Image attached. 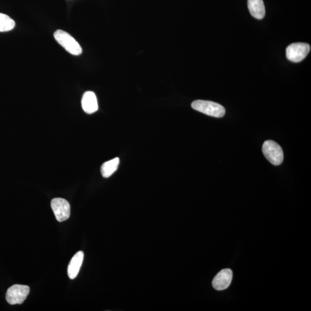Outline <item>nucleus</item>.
<instances>
[{"mask_svg": "<svg viewBox=\"0 0 311 311\" xmlns=\"http://www.w3.org/2000/svg\"><path fill=\"white\" fill-rule=\"evenodd\" d=\"M192 108L205 114L222 118L225 115L226 110L219 103L207 100H197L192 104Z\"/></svg>", "mask_w": 311, "mask_h": 311, "instance_id": "nucleus-1", "label": "nucleus"}, {"mask_svg": "<svg viewBox=\"0 0 311 311\" xmlns=\"http://www.w3.org/2000/svg\"><path fill=\"white\" fill-rule=\"evenodd\" d=\"M54 36L56 41L71 55L79 56L82 54L81 46L69 33L58 29L55 32Z\"/></svg>", "mask_w": 311, "mask_h": 311, "instance_id": "nucleus-2", "label": "nucleus"}, {"mask_svg": "<svg viewBox=\"0 0 311 311\" xmlns=\"http://www.w3.org/2000/svg\"><path fill=\"white\" fill-rule=\"evenodd\" d=\"M262 152L265 158L274 166H279L283 160V152L282 147L276 142L268 140L264 142Z\"/></svg>", "mask_w": 311, "mask_h": 311, "instance_id": "nucleus-3", "label": "nucleus"}, {"mask_svg": "<svg viewBox=\"0 0 311 311\" xmlns=\"http://www.w3.org/2000/svg\"><path fill=\"white\" fill-rule=\"evenodd\" d=\"M311 47L306 43H295L290 45L286 50V56L289 61L299 62L305 58L310 52Z\"/></svg>", "mask_w": 311, "mask_h": 311, "instance_id": "nucleus-4", "label": "nucleus"}, {"mask_svg": "<svg viewBox=\"0 0 311 311\" xmlns=\"http://www.w3.org/2000/svg\"><path fill=\"white\" fill-rule=\"evenodd\" d=\"M29 293V287L27 285L16 284L10 287L6 293V300L11 305L22 304Z\"/></svg>", "mask_w": 311, "mask_h": 311, "instance_id": "nucleus-5", "label": "nucleus"}, {"mask_svg": "<svg viewBox=\"0 0 311 311\" xmlns=\"http://www.w3.org/2000/svg\"><path fill=\"white\" fill-rule=\"evenodd\" d=\"M51 206L58 222H63L69 218L71 215V206L66 199L54 198L52 200Z\"/></svg>", "mask_w": 311, "mask_h": 311, "instance_id": "nucleus-6", "label": "nucleus"}, {"mask_svg": "<svg viewBox=\"0 0 311 311\" xmlns=\"http://www.w3.org/2000/svg\"><path fill=\"white\" fill-rule=\"evenodd\" d=\"M232 271L229 269H224L217 274L212 282V285L217 290H223L228 288L232 282Z\"/></svg>", "mask_w": 311, "mask_h": 311, "instance_id": "nucleus-7", "label": "nucleus"}, {"mask_svg": "<svg viewBox=\"0 0 311 311\" xmlns=\"http://www.w3.org/2000/svg\"><path fill=\"white\" fill-rule=\"evenodd\" d=\"M82 105L84 111L89 114L98 111V100L95 93L92 91L86 92L83 95Z\"/></svg>", "mask_w": 311, "mask_h": 311, "instance_id": "nucleus-8", "label": "nucleus"}, {"mask_svg": "<svg viewBox=\"0 0 311 311\" xmlns=\"http://www.w3.org/2000/svg\"><path fill=\"white\" fill-rule=\"evenodd\" d=\"M84 259V253L80 251L73 256L68 267V274L70 279L73 280L78 276Z\"/></svg>", "mask_w": 311, "mask_h": 311, "instance_id": "nucleus-9", "label": "nucleus"}, {"mask_svg": "<svg viewBox=\"0 0 311 311\" xmlns=\"http://www.w3.org/2000/svg\"><path fill=\"white\" fill-rule=\"evenodd\" d=\"M248 8L254 18L260 20L265 16V7L263 0H248Z\"/></svg>", "mask_w": 311, "mask_h": 311, "instance_id": "nucleus-10", "label": "nucleus"}, {"mask_svg": "<svg viewBox=\"0 0 311 311\" xmlns=\"http://www.w3.org/2000/svg\"><path fill=\"white\" fill-rule=\"evenodd\" d=\"M119 162V159L116 158L104 163L101 167V173L104 178L111 176L118 169Z\"/></svg>", "mask_w": 311, "mask_h": 311, "instance_id": "nucleus-11", "label": "nucleus"}, {"mask_svg": "<svg viewBox=\"0 0 311 311\" xmlns=\"http://www.w3.org/2000/svg\"><path fill=\"white\" fill-rule=\"evenodd\" d=\"M15 22L4 13H0V32H7L14 28Z\"/></svg>", "mask_w": 311, "mask_h": 311, "instance_id": "nucleus-12", "label": "nucleus"}]
</instances>
